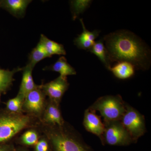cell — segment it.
I'll list each match as a JSON object with an SVG mask.
<instances>
[{
	"mask_svg": "<svg viewBox=\"0 0 151 151\" xmlns=\"http://www.w3.org/2000/svg\"><path fill=\"white\" fill-rule=\"evenodd\" d=\"M126 105L120 95H107L98 98L89 108L99 111L106 123L120 121L126 111Z\"/></svg>",
	"mask_w": 151,
	"mask_h": 151,
	"instance_id": "obj_4",
	"label": "cell"
},
{
	"mask_svg": "<svg viewBox=\"0 0 151 151\" xmlns=\"http://www.w3.org/2000/svg\"><path fill=\"white\" fill-rule=\"evenodd\" d=\"M43 125L61 127L65 124L63 118L59 104L51 100H46V105L40 120Z\"/></svg>",
	"mask_w": 151,
	"mask_h": 151,
	"instance_id": "obj_9",
	"label": "cell"
},
{
	"mask_svg": "<svg viewBox=\"0 0 151 151\" xmlns=\"http://www.w3.org/2000/svg\"><path fill=\"white\" fill-rule=\"evenodd\" d=\"M50 70L59 73L60 76L66 77L67 76L76 75L75 69L68 63L65 57H60L51 66L45 70Z\"/></svg>",
	"mask_w": 151,
	"mask_h": 151,
	"instance_id": "obj_15",
	"label": "cell"
},
{
	"mask_svg": "<svg viewBox=\"0 0 151 151\" xmlns=\"http://www.w3.org/2000/svg\"><path fill=\"white\" fill-rule=\"evenodd\" d=\"M105 131L102 141L108 145L125 146L130 145L133 141L120 121L104 123Z\"/></svg>",
	"mask_w": 151,
	"mask_h": 151,
	"instance_id": "obj_6",
	"label": "cell"
},
{
	"mask_svg": "<svg viewBox=\"0 0 151 151\" xmlns=\"http://www.w3.org/2000/svg\"><path fill=\"white\" fill-rule=\"evenodd\" d=\"M1 92H0V101H1Z\"/></svg>",
	"mask_w": 151,
	"mask_h": 151,
	"instance_id": "obj_26",
	"label": "cell"
},
{
	"mask_svg": "<svg viewBox=\"0 0 151 151\" xmlns=\"http://www.w3.org/2000/svg\"><path fill=\"white\" fill-rule=\"evenodd\" d=\"M133 142L146 133V128L145 117L132 106L127 104L125 113L120 120Z\"/></svg>",
	"mask_w": 151,
	"mask_h": 151,
	"instance_id": "obj_5",
	"label": "cell"
},
{
	"mask_svg": "<svg viewBox=\"0 0 151 151\" xmlns=\"http://www.w3.org/2000/svg\"><path fill=\"white\" fill-rule=\"evenodd\" d=\"M31 0H0V7L4 9L17 18L25 15Z\"/></svg>",
	"mask_w": 151,
	"mask_h": 151,
	"instance_id": "obj_11",
	"label": "cell"
},
{
	"mask_svg": "<svg viewBox=\"0 0 151 151\" xmlns=\"http://www.w3.org/2000/svg\"><path fill=\"white\" fill-rule=\"evenodd\" d=\"M92 1L90 0H74L70 1L72 18L75 20L80 14L89 7Z\"/></svg>",
	"mask_w": 151,
	"mask_h": 151,
	"instance_id": "obj_21",
	"label": "cell"
},
{
	"mask_svg": "<svg viewBox=\"0 0 151 151\" xmlns=\"http://www.w3.org/2000/svg\"><path fill=\"white\" fill-rule=\"evenodd\" d=\"M103 40L109 63L126 61L142 70L148 69L150 66V50L133 33L125 30L117 31L105 35Z\"/></svg>",
	"mask_w": 151,
	"mask_h": 151,
	"instance_id": "obj_1",
	"label": "cell"
},
{
	"mask_svg": "<svg viewBox=\"0 0 151 151\" xmlns=\"http://www.w3.org/2000/svg\"><path fill=\"white\" fill-rule=\"evenodd\" d=\"M33 69L27 65L22 68V77L18 94H21L24 97L28 93L39 86L34 81L32 75Z\"/></svg>",
	"mask_w": 151,
	"mask_h": 151,
	"instance_id": "obj_13",
	"label": "cell"
},
{
	"mask_svg": "<svg viewBox=\"0 0 151 151\" xmlns=\"http://www.w3.org/2000/svg\"><path fill=\"white\" fill-rule=\"evenodd\" d=\"M135 68L132 63L126 61L118 63L109 70L119 79H126L132 77L135 73Z\"/></svg>",
	"mask_w": 151,
	"mask_h": 151,
	"instance_id": "obj_14",
	"label": "cell"
},
{
	"mask_svg": "<svg viewBox=\"0 0 151 151\" xmlns=\"http://www.w3.org/2000/svg\"><path fill=\"white\" fill-rule=\"evenodd\" d=\"M42 132L52 151H87L79 137L65 126L43 125Z\"/></svg>",
	"mask_w": 151,
	"mask_h": 151,
	"instance_id": "obj_2",
	"label": "cell"
},
{
	"mask_svg": "<svg viewBox=\"0 0 151 151\" xmlns=\"http://www.w3.org/2000/svg\"><path fill=\"white\" fill-rule=\"evenodd\" d=\"M80 21L83 28V32L76 38L74 40V44L79 49L89 50L93 46L95 42L94 40L99 36L100 32L97 30L89 31L85 27L83 19H80Z\"/></svg>",
	"mask_w": 151,
	"mask_h": 151,
	"instance_id": "obj_12",
	"label": "cell"
},
{
	"mask_svg": "<svg viewBox=\"0 0 151 151\" xmlns=\"http://www.w3.org/2000/svg\"><path fill=\"white\" fill-rule=\"evenodd\" d=\"M46 96L40 85L28 93L24 97L23 112L35 119L41 120L46 105Z\"/></svg>",
	"mask_w": 151,
	"mask_h": 151,
	"instance_id": "obj_7",
	"label": "cell"
},
{
	"mask_svg": "<svg viewBox=\"0 0 151 151\" xmlns=\"http://www.w3.org/2000/svg\"><path fill=\"white\" fill-rule=\"evenodd\" d=\"M14 151H29L28 150H27V149L23 148H19L17 149H15L14 150Z\"/></svg>",
	"mask_w": 151,
	"mask_h": 151,
	"instance_id": "obj_25",
	"label": "cell"
},
{
	"mask_svg": "<svg viewBox=\"0 0 151 151\" xmlns=\"http://www.w3.org/2000/svg\"><path fill=\"white\" fill-rule=\"evenodd\" d=\"M46 58L49 57L47 53L43 44L40 40L37 45L31 52L27 65L33 69L38 63Z\"/></svg>",
	"mask_w": 151,
	"mask_h": 151,
	"instance_id": "obj_18",
	"label": "cell"
},
{
	"mask_svg": "<svg viewBox=\"0 0 151 151\" xmlns=\"http://www.w3.org/2000/svg\"><path fill=\"white\" fill-rule=\"evenodd\" d=\"M22 70V68H17L12 70L0 69V92H6L12 84L15 73Z\"/></svg>",
	"mask_w": 151,
	"mask_h": 151,
	"instance_id": "obj_17",
	"label": "cell"
},
{
	"mask_svg": "<svg viewBox=\"0 0 151 151\" xmlns=\"http://www.w3.org/2000/svg\"><path fill=\"white\" fill-rule=\"evenodd\" d=\"M40 138L39 134L36 129H30L22 134L19 139V142L26 146H34Z\"/></svg>",
	"mask_w": 151,
	"mask_h": 151,
	"instance_id": "obj_20",
	"label": "cell"
},
{
	"mask_svg": "<svg viewBox=\"0 0 151 151\" xmlns=\"http://www.w3.org/2000/svg\"><path fill=\"white\" fill-rule=\"evenodd\" d=\"M67 77L60 76L50 82L40 85V88L49 100L60 104L69 86Z\"/></svg>",
	"mask_w": 151,
	"mask_h": 151,
	"instance_id": "obj_8",
	"label": "cell"
},
{
	"mask_svg": "<svg viewBox=\"0 0 151 151\" xmlns=\"http://www.w3.org/2000/svg\"><path fill=\"white\" fill-rule=\"evenodd\" d=\"M34 120L24 113L0 111V143L8 142L22 130L31 127Z\"/></svg>",
	"mask_w": 151,
	"mask_h": 151,
	"instance_id": "obj_3",
	"label": "cell"
},
{
	"mask_svg": "<svg viewBox=\"0 0 151 151\" xmlns=\"http://www.w3.org/2000/svg\"><path fill=\"white\" fill-rule=\"evenodd\" d=\"M24 97L18 94L15 97L8 100L6 103V110L12 113H24L22 106Z\"/></svg>",
	"mask_w": 151,
	"mask_h": 151,
	"instance_id": "obj_22",
	"label": "cell"
},
{
	"mask_svg": "<svg viewBox=\"0 0 151 151\" xmlns=\"http://www.w3.org/2000/svg\"><path fill=\"white\" fill-rule=\"evenodd\" d=\"M89 51L96 55L107 69H109L111 67V64L108 61L107 50L103 39L95 42L93 46L89 50Z\"/></svg>",
	"mask_w": 151,
	"mask_h": 151,
	"instance_id": "obj_19",
	"label": "cell"
},
{
	"mask_svg": "<svg viewBox=\"0 0 151 151\" xmlns=\"http://www.w3.org/2000/svg\"><path fill=\"white\" fill-rule=\"evenodd\" d=\"M15 149L13 144L8 142L0 143V151H14Z\"/></svg>",
	"mask_w": 151,
	"mask_h": 151,
	"instance_id": "obj_24",
	"label": "cell"
},
{
	"mask_svg": "<svg viewBox=\"0 0 151 151\" xmlns=\"http://www.w3.org/2000/svg\"><path fill=\"white\" fill-rule=\"evenodd\" d=\"M50 147L47 138L44 136L40 137L34 146L35 151H50Z\"/></svg>",
	"mask_w": 151,
	"mask_h": 151,
	"instance_id": "obj_23",
	"label": "cell"
},
{
	"mask_svg": "<svg viewBox=\"0 0 151 151\" xmlns=\"http://www.w3.org/2000/svg\"><path fill=\"white\" fill-rule=\"evenodd\" d=\"M40 40L43 44L49 58L54 55H66V51L63 45L50 40L45 35H41Z\"/></svg>",
	"mask_w": 151,
	"mask_h": 151,
	"instance_id": "obj_16",
	"label": "cell"
},
{
	"mask_svg": "<svg viewBox=\"0 0 151 151\" xmlns=\"http://www.w3.org/2000/svg\"><path fill=\"white\" fill-rule=\"evenodd\" d=\"M83 126L85 129L96 135L102 140L105 131V124L96 111L88 108L84 112Z\"/></svg>",
	"mask_w": 151,
	"mask_h": 151,
	"instance_id": "obj_10",
	"label": "cell"
}]
</instances>
